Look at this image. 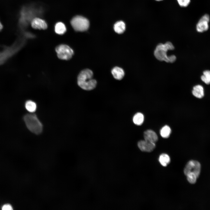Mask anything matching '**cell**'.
Segmentation results:
<instances>
[{
    "instance_id": "cell-14",
    "label": "cell",
    "mask_w": 210,
    "mask_h": 210,
    "mask_svg": "<svg viewBox=\"0 0 210 210\" xmlns=\"http://www.w3.org/2000/svg\"><path fill=\"white\" fill-rule=\"evenodd\" d=\"M159 161L161 165L166 167L170 163V158L168 155L163 153L159 156Z\"/></svg>"
},
{
    "instance_id": "cell-9",
    "label": "cell",
    "mask_w": 210,
    "mask_h": 210,
    "mask_svg": "<svg viewBox=\"0 0 210 210\" xmlns=\"http://www.w3.org/2000/svg\"><path fill=\"white\" fill-rule=\"evenodd\" d=\"M31 26L34 29H45L47 25L44 20L38 18L34 19L31 22Z\"/></svg>"
},
{
    "instance_id": "cell-4",
    "label": "cell",
    "mask_w": 210,
    "mask_h": 210,
    "mask_svg": "<svg viewBox=\"0 0 210 210\" xmlns=\"http://www.w3.org/2000/svg\"><path fill=\"white\" fill-rule=\"evenodd\" d=\"M71 23L74 29L77 31H85L88 29L89 26L88 20L80 16L74 17L71 20Z\"/></svg>"
},
{
    "instance_id": "cell-20",
    "label": "cell",
    "mask_w": 210,
    "mask_h": 210,
    "mask_svg": "<svg viewBox=\"0 0 210 210\" xmlns=\"http://www.w3.org/2000/svg\"><path fill=\"white\" fill-rule=\"evenodd\" d=\"M187 180L191 184H194L196 182L197 178H198L197 176L194 173H190L186 175Z\"/></svg>"
},
{
    "instance_id": "cell-21",
    "label": "cell",
    "mask_w": 210,
    "mask_h": 210,
    "mask_svg": "<svg viewBox=\"0 0 210 210\" xmlns=\"http://www.w3.org/2000/svg\"><path fill=\"white\" fill-rule=\"evenodd\" d=\"M179 5L181 7H186L189 4L190 0H176Z\"/></svg>"
},
{
    "instance_id": "cell-24",
    "label": "cell",
    "mask_w": 210,
    "mask_h": 210,
    "mask_svg": "<svg viewBox=\"0 0 210 210\" xmlns=\"http://www.w3.org/2000/svg\"><path fill=\"white\" fill-rule=\"evenodd\" d=\"M157 1H160L163 0H155Z\"/></svg>"
},
{
    "instance_id": "cell-19",
    "label": "cell",
    "mask_w": 210,
    "mask_h": 210,
    "mask_svg": "<svg viewBox=\"0 0 210 210\" xmlns=\"http://www.w3.org/2000/svg\"><path fill=\"white\" fill-rule=\"evenodd\" d=\"M201 80L206 84H210V71L205 70L201 77Z\"/></svg>"
},
{
    "instance_id": "cell-16",
    "label": "cell",
    "mask_w": 210,
    "mask_h": 210,
    "mask_svg": "<svg viewBox=\"0 0 210 210\" xmlns=\"http://www.w3.org/2000/svg\"><path fill=\"white\" fill-rule=\"evenodd\" d=\"M25 106L26 110L31 113L34 112L37 108V105L36 103L30 100L26 102Z\"/></svg>"
},
{
    "instance_id": "cell-6",
    "label": "cell",
    "mask_w": 210,
    "mask_h": 210,
    "mask_svg": "<svg viewBox=\"0 0 210 210\" xmlns=\"http://www.w3.org/2000/svg\"><path fill=\"white\" fill-rule=\"evenodd\" d=\"M201 168V164L199 162L191 160L187 163L184 169V173L186 175L189 173H193L198 177L200 173Z\"/></svg>"
},
{
    "instance_id": "cell-11",
    "label": "cell",
    "mask_w": 210,
    "mask_h": 210,
    "mask_svg": "<svg viewBox=\"0 0 210 210\" xmlns=\"http://www.w3.org/2000/svg\"><path fill=\"white\" fill-rule=\"evenodd\" d=\"M192 93L195 97L199 99L202 98L204 96V88L202 86L200 85L193 87Z\"/></svg>"
},
{
    "instance_id": "cell-12",
    "label": "cell",
    "mask_w": 210,
    "mask_h": 210,
    "mask_svg": "<svg viewBox=\"0 0 210 210\" xmlns=\"http://www.w3.org/2000/svg\"><path fill=\"white\" fill-rule=\"evenodd\" d=\"M111 73L114 78L118 80L122 79L125 75L123 70L122 68L117 66L114 67L112 69Z\"/></svg>"
},
{
    "instance_id": "cell-23",
    "label": "cell",
    "mask_w": 210,
    "mask_h": 210,
    "mask_svg": "<svg viewBox=\"0 0 210 210\" xmlns=\"http://www.w3.org/2000/svg\"><path fill=\"white\" fill-rule=\"evenodd\" d=\"M3 25L2 23L0 21V32L3 29Z\"/></svg>"
},
{
    "instance_id": "cell-1",
    "label": "cell",
    "mask_w": 210,
    "mask_h": 210,
    "mask_svg": "<svg viewBox=\"0 0 210 210\" xmlns=\"http://www.w3.org/2000/svg\"><path fill=\"white\" fill-rule=\"evenodd\" d=\"M92 71L89 69L82 71L77 78V83L79 86L85 90H91L94 89L97 85V81L93 78Z\"/></svg>"
},
{
    "instance_id": "cell-8",
    "label": "cell",
    "mask_w": 210,
    "mask_h": 210,
    "mask_svg": "<svg viewBox=\"0 0 210 210\" xmlns=\"http://www.w3.org/2000/svg\"><path fill=\"white\" fill-rule=\"evenodd\" d=\"M138 146L142 151L150 152L155 148V143L144 140L139 141L138 143Z\"/></svg>"
},
{
    "instance_id": "cell-3",
    "label": "cell",
    "mask_w": 210,
    "mask_h": 210,
    "mask_svg": "<svg viewBox=\"0 0 210 210\" xmlns=\"http://www.w3.org/2000/svg\"><path fill=\"white\" fill-rule=\"evenodd\" d=\"M24 120L27 128L31 132L36 134L42 132V125L35 115L27 114L24 116Z\"/></svg>"
},
{
    "instance_id": "cell-22",
    "label": "cell",
    "mask_w": 210,
    "mask_h": 210,
    "mask_svg": "<svg viewBox=\"0 0 210 210\" xmlns=\"http://www.w3.org/2000/svg\"><path fill=\"white\" fill-rule=\"evenodd\" d=\"M2 209L3 210H12L13 208L12 206L10 204H7L4 205L2 207Z\"/></svg>"
},
{
    "instance_id": "cell-15",
    "label": "cell",
    "mask_w": 210,
    "mask_h": 210,
    "mask_svg": "<svg viewBox=\"0 0 210 210\" xmlns=\"http://www.w3.org/2000/svg\"><path fill=\"white\" fill-rule=\"evenodd\" d=\"M144 120V116L141 113H137L134 116L133 120L134 123L137 125H140L143 123Z\"/></svg>"
},
{
    "instance_id": "cell-2",
    "label": "cell",
    "mask_w": 210,
    "mask_h": 210,
    "mask_svg": "<svg viewBox=\"0 0 210 210\" xmlns=\"http://www.w3.org/2000/svg\"><path fill=\"white\" fill-rule=\"evenodd\" d=\"M174 49V47L171 42H167L164 44L160 43L156 47L154 51V55L156 58L160 61L172 63L176 60V56L174 55L168 56L167 52L168 50H173Z\"/></svg>"
},
{
    "instance_id": "cell-18",
    "label": "cell",
    "mask_w": 210,
    "mask_h": 210,
    "mask_svg": "<svg viewBox=\"0 0 210 210\" xmlns=\"http://www.w3.org/2000/svg\"><path fill=\"white\" fill-rule=\"evenodd\" d=\"M171 133V129L169 126L166 125L163 127L161 129L160 134L161 136L165 138H168Z\"/></svg>"
},
{
    "instance_id": "cell-10",
    "label": "cell",
    "mask_w": 210,
    "mask_h": 210,
    "mask_svg": "<svg viewBox=\"0 0 210 210\" xmlns=\"http://www.w3.org/2000/svg\"><path fill=\"white\" fill-rule=\"evenodd\" d=\"M144 140L155 143L158 140L157 134L152 130H148L144 133Z\"/></svg>"
},
{
    "instance_id": "cell-7",
    "label": "cell",
    "mask_w": 210,
    "mask_h": 210,
    "mask_svg": "<svg viewBox=\"0 0 210 210\" xmlns=\"http://www.w3.org/2000/svg\"><path fill=\"white\" fill-rule=\"evenodd\" d=\"M210 18L208 14H206L202 16L199 20L196 25V30L199 32H202L207 31L209 28V22Z\"/></svg>"
},
{
    "instance_id": "cell-13",
    "label": "cell",
    "mask_w": 210,
    "mask_h": 210,
    "mask_svg": "<svg viewBox=\"0 0 210 210\" xmlns=\"http://www.w3.org/2000/svg\"><path fill=\"white\" fill-rule=\"evenodd\" d=\"M115 31L118 34L123 33L125 31L126 26L125 23L121 21L117 22L114 26Z\"/></svg>"
},
{
    "instance_id": "cell-5",
    "label": "cell",
    "mask_w": 210,
    "mask_h": 210,
    "mask_svg": "<svg viewBox=\"0 0 210 210\" xmlns=\"http://www.w3.org/2000/svg\"><path fill=\"white\" fill-rule=\"evenodd\" d=\"M55 51L58 57L63 60H69L74 54V51L69 46L65 44H61L57 46L55 48Z\"/></svg>"
},
{
    "instance_id": "cell-17",
    "label": "cell",
    "mask_w": 210,
    "mask_h": 210,
    "mask_svg": "<svg viewBox=\"0 0 210 210\" xmlns=\"http://www.w3.org/2000/svg\"><path fill=\"white\" fill-rule=\"evenodd\" d=\"M66 30L65 25L61 22L57 23L55 26V31L58 34H63L65 33Z\"/></svg>"
}]
</instances>
